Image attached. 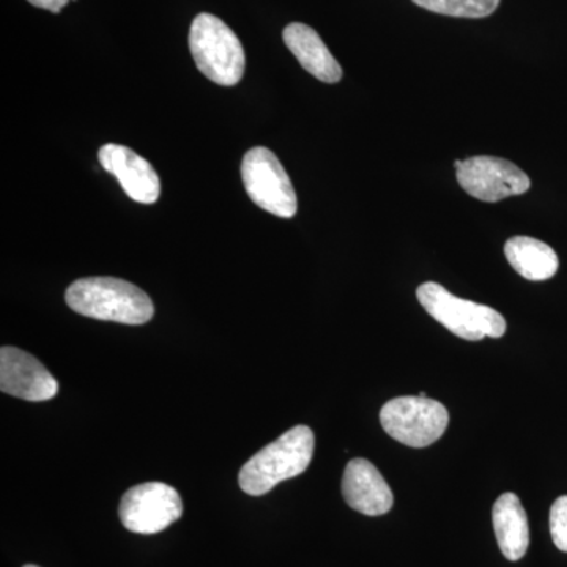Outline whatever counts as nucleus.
I'll list each match as a JSON object with an SVG mask.
<instances>
[{
    "label": "nucleus",
    "mask_w": 567,
    "mask_h": 567,
    "mask_svg": "<svg viewBox=\"0 0 567 567\" xmlns=\"http://www.w3.org/2000/svg\"><path fill=\"white\" fill-rule=\"evenodd\" d=\"M282 39L301 66L317 80L327 84L342 80L341 65L315 29L301 22H292L284 29Z\"/></svg>",
    "instance_id": "f8f14e48"
},
{
    "label": "nucleus",
    "mask_w": 567,
    "mask_h": 567,
    "mask_svg": "<svg viewBox=\"0 0 567 567\" xmlns=\"http://www.w3.org/2000/svg\"><path fill=\"white\" fill-rule=\"evenodd\" d=\"M492 522L502 554L509 561L524 558L529 546L528 517L516 494L507 492L496 499Z\"/></svg>",
    "instance_id": "ddd939ff"
},
{
    "label": "nucleus",
    "mask_w": 567,
    "mask_h": 567,
    "mask_svg": "<svg viewBox=\"0 0 567 567\" xmlns=\"http://www.w3.org/2000/svg\"><path fill=\"white\" fill-rule=\"evenodd\" d=\"M65 300L78 315L106 322L144 324L151 322L155 312L144 290L106 276L78 279L66 290Z\"/></svg>",
    "instance_id": "f257e3e1"
},
{
    "label": "nucleus",
    "mask_w": 567,
    "mask_h": 567,
    "mask_svg": "<svg viewBox=\"0 0 567 567\" xmlns=\"http://www.w3.org/2000/svg\"><path fill=\"white\" fill-rule=\"evenodd\" d=\"M505 256L511 267L528 281H547L557 275V252L532 237H513L506 241Z\"/></svg>",
    "instance_id": "4468645a"
},
{
    "label": "nucleus",
    "mask_w": 567,
    "mask_h": 567,
    "mask_svg": "<svg viewBox=\"0 0 567 567\" xmlns=\"http://www.w3.org/2000/svg\"><path fill=\"white\" fill-rule=\"evenodd\" d=\"M189 50L205 78L224 87H233L245 74L244 44L233 29L210 13L194 18L189 31Z\"/></svg>",
    "instance_id": "7ed1b4c3"
},
{
    "label": "nucleus",
    "mask_w": 567,
    "mask_h": 567,
    "mask_svg": "<svg viewBox=\"0 0 567 567\" xmlns=\"http://www.w3.org/2000/svg\"><path fill=\"white\" fill-rule=\"evenodd\" d=\"M241 178L246 193L257 207L279 218H293L297 215L298 199L293 183L274 152L265 147L246 152Z\"/></svg>",
    "instance_id": "423d86ee"
},
{
    "label": "nucleus",
    "mask_w": 567,
    "mask_h": 567,
    "mask_svg": "<svg viewBox=\"0 0 567 567\" xmlns=\"http://www.w3.org/2000/svg\"><path fill=\"white\" fill-rule=\"evenodd\" d=\"M182 514L181 495L164 483H145L130 488L118 506L123 527L137 535L162 533Z\"/></svg>",
    "instance_id": "0eeeda50"
},
{
    "label": "nucleus",
    "mask_w": 567,
    "mask_h": 567,
    "mask_svg": "<svg viewBox=\"0 0 567 567\" xmlns=\"http://www.w3.org/2000/svg\"><path fill=\"white\" fill-rule=\"evenodd\" d=\"M100 164L114 175L134 203L155 204L162 196V182L147 159L125 145L106 144L99 152Z\"/></svg>",
    "instance_id": "9d476101"
},
{
    "label": "nucleus",
    "mask_w": 567,
    "mask_h": 567,
    "mask_svg": "<svg viewBox=\"0 0 567 567\" xmlns=\"http://www.w3.org/2000/svg\"><path fill=\"white\" fill-rule=\"evenodd\" d=\"M550 533L555 546L567 554V495L559 496L551 505Z\"/></svg>",
    "instance_id": "dca6fc26"
},
{
    "label": "nucleus",
    "mask_w": 567,
    "mask_h": 567,
    "mask_svg": "<svg viewBox=\"0 0 567 567\" xmlns=\"http://www.w3.org/2000/svg\"><path fill=\"white\" fill-rule=\"evenodd\" d=\"M465 193L483 203H499L528 192L532 181L520 167L496 156H472L454 163Z\"/></svg>",
    "instance_id": "6e6552de"
},
{
    "label": "nucleus",
    "mask_w": 567,
    "mask_h": 567,
    "mask_svg": "<svg viewBox=\"0 0 567 567\" xmlns=\"http://www.w3.org/2000/svg\"><path fill=\"white\" fill-rule=\"evenodd\" d=\"M380 423L386 434L402 445L425 447L445 434L450 413L445 405L432 399L406 395L383 405Z\"/></svg>",
    "instance_id": "39448f33"
},
{
    "label": "nucleus",
    "mask_w": 567,
    "mask_h": 567,
    "mask_svg": "<svg viewBox=\"0 0 567 567\" xmlns=\"http://www.w3.org/2000/svg\"><path fill=\"white\" fill-rule=\"evenodd\" d=\"M24 567H39V566H35V565H25Z\"/></svg>",
    "instance_id": "a211bd4d"
},
{
    "label": "nucleus",
    "mask_w": 567,
    "mask_h": 567,
    "mask_svg": "<svg viewBox=\"0 0 567 567\" xmlns=\"http://www.w3.org/2000/svg\"><path fill=\"white\" fill-rule=\"evenodd\" d=\"M0 390L24 401L44 402L58 395L59 383L31 353L6 346L0 349Z\"/></svg>",
    "instance_id": "1a4fd4ad"
},
{
    "label": "nucleus",
    "mask_w": 567,
    "mask_h": 567,
    "mask_svg": "<svg viewBox=\"0 0 567 567\" xmlns=\"http://www.w3.org/2000/svg\"><path fill=\"white\" fill-rule=\"evenodd\" d=\"M37 9H43L52 11V13H61L63 7L70 2V0H28Z\"/></svg>",
    "instance_id": "f3484780"
},
{
    "label": "nucleus",
    "mask_w": 567,
    "mask_h": 567,
    "mask_svg": "<svg viewBox=\"0 0 567 567\" xmlns=\"http://www.w3.org/2000/svg\"><path fill=\"white\" fill-rule=\"evenodd\" d=\"M412 2L432 13L480 20V18L491 17L498 9L502 0H412Z\"/></svg>",
    "instance_id": "2eb2a0df"
},
{
    "label": "nucleus",
    "mask_w": 567,
    "mask_h": 567,
    "mask_svg": "<svg viewBox=\"0 0 567 567\" xmlns=\"http://www.w3.org/2000/svg\"><path fill=\"white\" fill-rule=\"evenodd\" d=\"M417 301L436 322L466 341L502 338L506 333L505 317L488 306L462 300L436 282L417 287Z\"/></svg>",
    "instance_id": "20e7f679"
},
{
    "label": "nucleus",
    "mask_w": 567,
    "mask_h": 567,
    "mask_svg": "<svg viewBox=\"0 0 567 567\" xmlns=\"http://www.w3.org/2000/svg\"><path fill=\"white\" fill-rule=\"evenodd\" d=\"M315 454V434L308 425H295L241 466L238 483L248 495L268 494L282 481L306 472Z\"/></svg>",
    "instance_id": "f03ea898"
},
{
    "label": "nucleus",
    "mask_w": 567,
    "mask_h": 567,
    "mask_svg": "<svg viewBox=\"0 0 567 567\" xmlns=\"http://www.w3.org/2000/svg\"><path fill=\"white\" fill-rule=\"evenodd\" d=\"M342 495L352 509L371 517L390 513L394 503L385 477L365 458H353L347 464Z\"/></svg>",
    "instance_id": "9b49d317"
}]
</instances>
